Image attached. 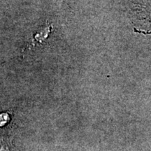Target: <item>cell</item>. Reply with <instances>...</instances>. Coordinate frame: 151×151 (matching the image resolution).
Returning a JSON list of instances; mask_svg holds the SVG:
<instances>
[{
	"instance_id": "cell-1",
	"label": "cell",
	"mask_w": 151,
	"mask_h": 151,
	"mask_svg": "<svg viewBox=\"0 0 151 151\" xmlns=\"http://www.w3.org/2000/svg\"><path fill=\"white\" fill-rule=\"evenodd\" d=\"M50 27L48 26V27H45L44 29L41 30L40 32H39L37 35L35 36V41H37L39 42V41H42L45 40V39L47 38L48 36V33L50 32Z\"/></svg>"
},
{
	"instance_id": "cell-2",
	"label": "cell",
	"mask_w": 151,
	"mask_h": 151,
	"mask_svg": "<svg viewBox=\"0 0 151 151\" xmlns=\"http://www.w3.org/2000/svg\"><path fill=\"white\" fill-rule=\"evenodd\" d=\"M9 120H10V118H9L8 113H1V114H0V126L2 127V126L6 125V124L9 122Z\"/></svg>"
}]
</instances>
